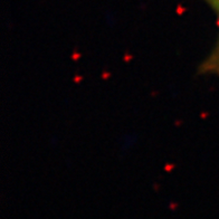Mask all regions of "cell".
Segmentation results:
<instances>
[{
  "label": "cell",
  "mask_w": 219,
  "mask_h": 219,
  "mask_svg": "<svg viewBox=\"0 0 219 219\" xmlns=\"http://www.w3.org/2000/svg\"><path fill=\"white\" fill-rule=\"evenodd\" d=\"M207 5L217 18L218 35L213 48L208 53V55L201 61L197 67V74L199 76H217L219 77V0H202Z\"/></svg>",
  "instance_id": "1"
}]
</instances>
